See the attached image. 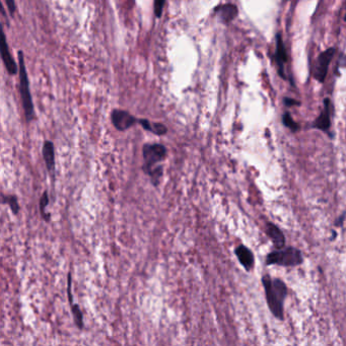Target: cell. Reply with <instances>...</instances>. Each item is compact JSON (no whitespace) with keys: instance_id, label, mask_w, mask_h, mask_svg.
I'll return each mask as SVG.
<instances>
[{"instance_id":"obj_6","label":"cell","mask_w":346,"mask_h":346,"mask_svg":"<svg viewBox=\"0 0 346 346\" xmlns=\"http://www.w3.org/2000/svg\"><path fill=\"white\" fill-rule=\"evenodd\" d=\"M111 120L114 127L119 131L127 130L137 122L136 118L124 110H114L111 114Z\"/></svg>"},{"instance_id":"obj_14","label":"cell","mask_w":346,"mask_h":346,"mask_svg":"<svg viewBox=\"0 0 346 346\" xmlns=\"http://www.w3.org/2000/svg\"><path fill=\"white\" fill-rule=\"evenodd\" d=\"M163 174H164V169H163V167L156 166V167L153 168L150 172H148L146 175H148V176L151 177L154 186H158L159 181H160V179H162V177H163Z\"/></svg>"},{"instance_id":"obj_19","label":"cell","mask_w":346,"mask_h":346,"mask_svg":"<svg viewBox=\"0 0 346 346\" xmlns=\"http://www.w3.org/2000/svg\"><path fill=\"white\" fill-rule=\"evenodd\" d=\"M151 132H153L156 135H165L168 132V129H167L166 125L162 124V123H152Z\"/></svg>"},{"instance_id":"obj_21","label":"cell","mask_w":346,"mask_h":346,"mask_svg":"<svg viewBox=\"0 0 346 346\" xmlns=\"http://www.w3.org/2000/svg\"><path fill=\"white\" fill-rule=\"evenodd\" d=\"M6 1V4H7V7H8V10L11 15H14V12L16 10V2H15V0H5Z\"/></svg>"},{"instance_id":"obj_4","label":"cell","mask_w":346,"mask_h":346,"mask_svg":"<svg viewBox=\"0 0 346 346\" xmlns=\"http://www.w3.org/2000/svg\"><path fill=\"white\" fill-rule=\"evenodd\" d=\"M142 155L144 159V165L142 167L143 172L147 174L153 168H154L158 163L163 162L167 156V148L165 145L159 143L144 144L142 148Z\"/></svg>"},{"instance_id":"obj_18","label":"cell","mask_w":346,"mask_h":346,"mask_svg":"<svg viewBox=\"0 0 346 346\" xmlns=\"http://www.w3.org/2000/svg\"><path fill=\"white\" fill-rule=\"evenodd\" d=\"M282 122H283V124L286 125L288 128H289L292 132H296L300 129V125L292 119L291 115L288 112H286L282 116Z\"/></svg>"},{"instance_id":"obj_1","label":"cell","mask_w":346,"mask_h":346,"mask_svg":"<svg viewBox=\"0 0 346 346\" xmlns=\"http://www.w3.org/2000/svg\"><path fill=\"white\" fill-rule=\"evenodd\" d=\"M263 287L265 288L266 300L271 313L277 319H283V303L288 295V288L282 280L271 278L265 275L262 278Z\"/></svg>"},{"instance_id":"obj_20","label":"cell","mask_w":346,"mask_h":346,"mask_svg":"<svg viewBox=\"0 0 346 346\" xmlns=\"http://www.w3.org/2000/svg\"><path fill=\"white\" fill-rule=\"evenodd\" d=\"M165 1L166 0H154V14L156 18H160V16H162Z\"/></svg>"},{"instance_id":"obj_16","label":"cell","mask_w":346,"mask_h":346,"mask_svg":"<svg viewBox=\"0 0 346 346\" xmlns=\"http://www.w3.org/2000/svg\"><path fill=\"white\" fill-rule=\"evenodd\" d=\"M48 204H49L48 192L45 191V192L43 193V195L41 196V198H40V213H41V216H42L46 221L50 220V213L46 212V207H47Z\"/></svg>"},{"instance_id":"obj_24","label":"cell","mask_w":346,"mask_h":346,"mask_svg":"<svg viewBox=\"0 0 346 346\" xmlns=\"http://www.w3.org/2000/svg\"><path fill=\"white\" fill-rule=\"evenodd\" d=\"M344 19H345V20H346V15H345V18H344Z\"/></svg>"},{"instance_id":"obj_17","label":"cell","mask_w":346,"mask_h":346,"mask_svg":"<svg viewBox=\"0 0 346 346\" xmlns=\"http://www.w3.org/2000/svg\"><path fill=\"white\" fill-rule=\"evenodd\" d=\"M70 305H71V310H72V314H73V318H74V322H76L77 326L79 329H82L83 328V318H82L81 310L77 305H74L72 302L70 303Z\"/></svg>"},{"instance_id":"obj_15","label":"cell","mask_w":346,"mask_h":346,"mask_svg":"<svg viewBox=\"0 0 346 346\" xmlns=\"http://www.w3.org/2000/svg\"><path fill=\"white\" fill-rule=\"evenodd\" d=\"M3 203L8 204L11 211L14 212V214H18L19 212V204L18 201V197L15 195H5L3 196Z\"/></svg>"},{"instance_id":"obj_11","label":"cell","mask_w":346,"mask_h":346,"mask_svg":"<svg viewBox=\"0 0 346 346\" xmlns=\"http://www.w3.org/2000/svg\"><path fill=\"white\" fill-rule=\"evenodd\" d=\"M234 253H236L239 261L241 262V264L244 266V268L246 270L249 271L253 268L254 263H255V259H254V255L250 249L247 248V247L244 245H241V246L237 247V249H236V251H234Z\"/></svg>"},{"instance_id":"obj_5","label":"cell","mask_w":346,"mask_h":346,"mask_svg":"<svg viewBox=\"0 0 346 346\" xmlns=\"http://www.w3.org/2000/svg\"><path fill=\"white\" fill-rule=\"evenodd\" d=\"M335 48H329L321 53L312 66V76L319 82H324L327 77L329 65L334 57Z\"/></svg>"},{"instance_id":"obj_2","label":"cell","mask_w":346,"mask_h":346,"mask_svg":"<svg viewBox=\"0 0 346 346\" xmlns=\"http://www.w3.org/2000/svg\"><path fill=\"white\" fill-rule=\"evenodd\" d=\"M19 90H20L21 101L24 110V115H26L27 121L30 122L34 119L35 111H34L32 95L30 92L28 73L26 69V64H24L23 54L21 51L19 52Z\"/></svg>"},{"instance_id":"obj_22","label":"cell","mask_w":346,"mask_h":346,"mask_svg":"<svg viewBox=\"0 0 346 346\" xmlns=\"http://www.w3.org/2000/svg\"><path fill=\"white\" fill-rule=\"evenodd\" d=\"M284 104H286L288 107H291V106H295V105H300V103H299L298 101L293 100V98H288V97L284 98Z\"/></svg>"},{"instance_id":"obj_7","label":"cell","mask_w":346,"mask_h":346,"mask_svg":"<svg viewBox=\"0 0 346 346\" xmlns=\"http://www.w3.org/2000/svg\"><path fill=\"white\" fill-rule=\"evenodd\" d=\"M313 127L326 132L329 135V136L332 137V135L330 133V128H331V101H330L329 97H326L325 100H324V109H323L322 112H321L320 116L314 122Z\"/></svg>"},{"instance_id":"obj_8","label":"cell","mask_w":346,"mask_h":346,"mask_svg":"<svg viewBox=\"0 0 346 346\" xmlns=\"http://www.w3.org/2000/svg\"><path fill=\"white\" fill-rule=\"evenodd\" d=\"M1 57L3 60V63L6 67V70L8 71L10 76H15V74H17L18 66L16 61L14 60V58H12L9 52V48L6 42V37L3 32H2V41H1Z\"/></svg>"},{"instance_id":"obj_13","label":"cell","mask_w":346,"mask_h":346,"mask_svg":"<svg viewBox=\"0 0 346 346\" xmlns=\"http://www.w3.org/2000/svg\"><path fill=\"white\" fill-rule=\"evenodd\" d=\"M215 12L218 15V17L224 20L225 22H230L234 18L238 15V8L236 5L233 4H224L217 6L215 8Z\"/></svg>"},{"instance_id":"obj_12","label":"cell","mask_w":346,"mask_h":346,"mask_svg":"<svg viewBox=\"0 0 346 346\" xmlns=\"http://www.w3.org/2000/svg\"><path fill=\"white\" fill-rule=\"evenodd\" d=\"M43 157L45 160V164L47 167V170L54 174L55 171V152H54V144L52 141L46 140L43 145L42 150Z\"/></svg>"},{"instance_id":"obj_10","label":"cell","mask_w":346,"mask_h":346,"mask_svg":"<svg viewBox=\"0 0 346 346\" xmlns=\"http://www.w3.org/2000/svg\"><path fill=\"white\" fill-rule=\"evenodd\" d=\"M275 60L277 66L279 68V76L283 78H286L284 77V71H283V67H284V63L288 61V54L286 51V47H284L281 35L277 34L276 36V53H275Z\"/></svg>"},{"instance_id":"obj_23","label":"cell","mask_w":346,"mask_h":346,"mask_svg":"<svg viewBox=\"0 0 346 346\" xmlns=\"http://www.w3.org/2000/svg\"><path fill=\"white\" fill-rule=\"evenodd\" d=\"M343 220H344V215H342V216H341V217H340V218H339V219L335 222V226H336V227H337V226H338V227H340V226L342 225Z\"/></svg>"},{"instance_id":"obj_3","label":"cell","mask_w":346,"mask_h":346,"mask_svg":"<svg viewBox=\"0 0 346 346\" xmlns=\"http://www.w3.org/2000/svg\"><path fill=\"white\" fill-rule=\"evenodd\" d=\"M304 262V258L302 252L293 248V247H288L286 249H277L276 251L271 252L268 254L266 258V265H280V266H298Z\"/></svg>"},{"instance_id":"obj_9","label":"cell","mask_w":346,"mask_h":346,"mask_svg":"<svg viewBox=\"0 0 346 346\" xmlns=\"http://www.w3.org/2000/svg\"><path fill=\"white\" fill-rule=\"evenodd\" d=\"M266 233L269 239L272 241L273 245L276 249H282L284 245H286V238H284L283 232L277 228L274 224L268 222L266 225Z\"/></svg>"}]
</instances>
